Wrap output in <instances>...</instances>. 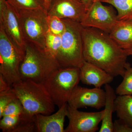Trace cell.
<instances>
[{
  "label": "cell",
  "instance_id": "cell-28",
  "mask_svg": "<svg viewBox=\"0 0 132 132\" xmlns=\"http://www.w3.org/2000/svg\"><path fill=\"white\" fill-rule=\"evenodd\" d=\"M80 1L85 5L87 10L93 4L94 0H80Z\"/></svg>",
  "mask_w": 132,
  "mask_h": 132
},
{
  "label": "cell",
  "instance_id": "cell-1",
  "mask_svg": "<svg viewBox=\"0 0 132 132\" xmlns=\"http://www.w3.org/2000/svg\"><path fill=\"white\" fill-rule=\"evenodd\" d=\"M83 54L85 61L105 71L114 77H123L127 57L109 34L97 29L83 27L82 31Z\"/></svg>",
  "mask_w": 132,
  "mask_h": 132
},
{
  "label": "cell",
  "instance_id": "cell-16",
  "mask_svg": "<svg viewBox=\"0 0 132 132\" xmlns=\"http://www.w3.org/2000/svg\"><path fill=\"white\" fill-rule=\"evenodd\" d=\"M106 100L104 110V116L99 132H113L112 113L114 112V102L116 97L115 91L109 84L105 85Z\"/></svg>",
  "mask_w": 132,
  "mask_h": 132
},
{
  "label": "cell",
  "instance_id": "cell-15",
  "mask_svg": "<svg viewBox=\"0 0 132 132\" xmlns=\"http://www.w3.org/2000/svg\"><path fill=\"white\" fill-rule=\"evenodd\" d=\"M111 38L121 48H132V20L119 21L109 34Z\"/></svg>",
  "mask_w": 132,
  "mask_h": 132
},
{
  "label": "cell",
  "instance_id": "cell-31",
  "mask_svg": "<svg viewBox=\"0 0 132 132\" xmlns=\"http://www.w3.org/2000/svg\"><path fill=\"white\" fill-rule=\"evenodd\" d=\"M102 0H94L93 2H95L98 1H102Z\"/></svg>",
  "mask_w": 132,
  "mask_h": 132
},
{
  "label": "cell",
  "instance_id": "cell-12",
  "mask_svg": "<svg viewBox=\"0 0 132 132\" xmlns=\"http://www.w3.org/2000/svg\"><path fill=\"white\" fill-rule=\"evenodd\" d=\"M86 11L80 0H53L47 13L48 15L69 19L80 23Z\"/></svg>",
  "mask_w": 132,
  "mask_h": 132
},
{
  "label": "cell",
  "instance_id": "cell-5",
  "mask_svg": "<svg viewBox=\"0 0 132 132\" xmlns=\"http://www.w3.org/2000/svg\"><path fill=\"white\" fill-rule=\"evenodd\" d=\"M80 81V69L59 68L43 81L55 105L59 108L68 103L72 92Z\"/></svg>",
  "mask_w": 132,
  "mask_h": 132
},
{
  "label": "cell",
  "instance_id": "cell-3",
  "mask_svg": "<svg viewBox=\"0 0 132 132\" xmlns=\"http://www.w3.org/2000/svg\"><path fill=\"white\" fill-rule=\"evenodd\" d=\"M17 97L29 114L48 115L55 111V105L42 83L22 80L12 85Z\"/></svg>",
  "mask_w": 132,
  "mask_h": 132
},
{
  "label": "cell",
  "instance_id": "cell-13",
  "mask_svg": "<svg viewBox=\"0 0 132 132\" xmlns=\"http://www.w3.org/2000/svg\"><path fill=\"white\" fill-rule=\"evenodd\" d=\"M68 104L66 103L52 114L35 115L37 132H65V118L68 114Z\"/></svg>",
  "mask_w": 132,
  "mask_h": 132
},
{
  "label": "cell",
  "instance_id": "cell-10",
  "mask_svg": "<svg viewBox=\"0 0 132 132\" xmlns=\"http://www.w3.org/2000/svg\"><path fill=\"white\" fill-rule=\"evenodd\" d=\"M104 113V110L94 112H82L68 105L67 117L69 124L65 132H96L99 130Z\"/></svg>",
  "mask_w": 132,
  "mask_h": 132
},
{
  "label": "cell",
  "instance_id": "cell-11",
  "mask_svg": "<svg viewBox=\"0 0 132 132\" xmlns=\"http://www.w3.org/2000/svg\"><path fill=\"white\" fill-rule=\"evenodd\" d=\"M106 93L101 88H88L77 86L74 89L68 103L74 108H92L99 110L104 107Z\"/></svg>",
  "mask_w": 132,
  "mask_h": 132
},
{
  "label": "cell",
  "instance_id": "cell-9",
  "mask_svg": "<svg viewBox=\"0 0 132 132\" xmlns=\"http://www.w3.org/2000/svg\"><path fill=\"white\" fill-rule=\"evenodd\" d=\"M119 21L113 8L98 1L87 10L80 23L84 27L94 28L109 34Z\"/></svg>",
  "mask_w": 132,
  "mask_h": 132
},
{
  "label": "cell",
  "instance_id": "cell-24",
  "mask_svg": "<svg viewBox=\"0 0 132 132\" xmlns=\"http://www.w3.org/2000/svg\"><path fill=\"white\" fill-rule=\"evenodd\" d=\"M47 22L48 31L55 35L61 36L65 30L64 21L57 16L47 15Z\"/></svg>",
  "mask_w": 132,
  "mask_h": 132
},
{
  "label": "cell",
  "instance_id": "cell-25",
  "mask_svg": "<svg viewBox=\"0 0 132 132\" xmlns=\"http://www.w3.org/2000/svg\"><path fill=\"white\" fill-rule=\"evenodd\" d=\"M17 97L13 88L7 91L0 92V115L8 105Z\"/></svg>",
  "mask_w": 132,
  "mask_h": 132
},
{
  "label": "cell",
  "instance_id": "cell-17",
  "mask_svg": "<svg viewBox=\"0 0 132 132\" xmlns=\"http://www.w3.org/2000/svg\"><path fill=\"white\" fill-rule=\"evenodd\" d=\"M117 117L132 128V96L119 95L114 102Z\"/></svg>",
  "mask_w": 132,
  "mask_h": 132
},
{
  "label": "cell",
  "instance_id": "cell-30",
  "mask_svg": "<svg viewBox=\"0 0 132 132\" xmlns=\"http://www.w3.org/2000/svg\"><path fill=\"white\" fill-rule=\"evenodd\" d=\"M128 55H132V48L130 49L125 50Z\"/></svg>",
  "mask_w": 132,
  "mask_h": 132
},
{
  "label": "cell",
  "instance_id": "cell-8",
  "mask_svg": "<svg viewBox=\"0 0 132 132\" xmlns=\"http://www.w3.org/2000/svg\"><path fill=\"white\" fill-rule=\"evenodd\" d=\"M0 25L23 59L26 42L16 10L7 0H0Z\"/></svg>",
  "mask_w": 132,
  "mask_h": 132
},
{
  "label": "cell",
  "instance_id": "cell-20",
  "mask_svg": "<svg viewBox=\"0 0 132 132\" xmlns=\"http://www.w3.org/2000/svg\"><path fill=\"white\" fill-rule=\"evenodd\" d=\"M123 79L116 88V94L119 95H132V67L127 62L126 66Z\"/></svg>",
  "mask_w": 132,
  "mask_h": 132
},
{
  "label": "cell",
  "instance_id": "cell-19",
  "mask_svg": "<svg viewBox=\"0 0 132 132\" xmlns=\"http://www.w3.org/2000/svg\"><path fill=\"white\" fill-rule=\"evenodd\" d=\"M61 42V36L55 35L48 30L45 37L44 50L48 54L56 59L60 49Z\"/></svg>",
  "mask_w": 132,
  "mask_h": 132
},
{
  "label": "cell",
  "instance_id": "cell-4",
  "mask_svg": "<svg viewBox=\"0 0 132 132\" xmlns=\"http://www.w3.org/2000/svg\"><path fill=\"white\" fill-rule=\"evenodd\" d=\"M66 26L61 35V46L57 60L60 68H80L85 62L83 54L82 31L80 22L69 19H62Z\"/></svg>",
  "mask_w": 132,
  "mask_h": 132
},
{
  "label": "cell",
  "instance_id": "cell-29",
  "mask_svg": "<svg viewBox=\"0 0 132 132\" xmlns=\"http://www.w3.org/2000/svg\"><path fill=\"white\" fill-rule=\"evenodd\" d=\"M53 1V0H44L45 9L47 11V12Z\"/></svg>",
  "mask_w": 132,
  "mask_h": 132
},
{
  "label": "cell",
  "instance_id": "cell-21",
  "mask_svg": "<svg viewBox=\"0 0 132 132\" xmlns=\"http://www.w3.org/2000/svg\"><path fill=\"white\" fill-rule=\"evenodd\" d=\"M7 115L18 116L25 118H31L34 116L29 114L27 112L18 97L8 105L0 115V118Z\"/></svg>",
  "mask_w": 132,
  "mask_h": 132
},
{
  "label": "cell",
  "instance_id": "cell-18",
  "mask_svg": "<svg viewBox=\"0 0 132 132\" xmlns=\"http://www.w3.org/2000/svg\"><path fill=\"white\" fill-rule=\"evenodd\" d=\"M101 2L110 4L117 10L119 20H132V0H102Z\"/></svg>",
  "mask_w": 132,
  "mask_h": 132
},
{
  "label": "cell",
  "instance_id": "cell-2",
  "mask_svg": "<svg viewBox=\"0 0 132 132\" xmlns=\"http://www.w3.org/2000/svg\"><path fill=\"white\" fill-rule=\"evenodd\" d=\"M59 68L56 59L45 50L26 42L25 55L20 69L21 80L43 83Z\"/></svg>",
  "mask_w": 132,
  "mask_h": 132
},
{
  "label": "cell",
  "instance_id": "cell-14",
  "mask_svg": "<svg viewBox=\"0 0 132 132\" xmlns=\"http://www.w3.org/2000/svg\"><path fill=\"white\" fill-rule=\"evenodd\" d=\"M80 81L83 84L93 85L95 87L101 88L109 84L114 77L103 69L94 64L85 61L80 68Z\"/></svg>",
  "mask_w": 132,
  "mask_h": 132
},
{
  "label": "cell",
  "instance_id": "cell-6",
  "mask_svg": "<svg viewBox=\"0 0 132 132\" xmlns=\"http://www.w3.org/2000/svg\"><path fill=\"white\" fill-rule=\"evenodd\" d=\"M15 10L26 42L45 49V37L48 30L47 11L44 9Z\"/></svg>",
  "mask_w": 132,
  "mask_h": 132
},
{
  "label": "cell",
  "instance_id": "cell-23",
  "mask_svg": "<svg viewBox=\"0 0 132 132\" xmlns=\"http://www.w3.org/2000/svg\"><path fill=\"white\" fill-rule=\"evenodd\" d=\"M32 117L25 118L18 116L14 115L3 116L1 118L0 120V129L3 132H14L15 130L22 120Z\"/></svg>",
  "mask_w": 132,
  "mask_h": 132
},
{
  "label": "cell",
  "instance_id": "cell-26",
  "mask_svg": "<svg viewBox=\"0 0 132 132\" xmlns=\"http://www.w3.org/2000/svg\"><path fill=\"white\" fill-rule=\"evenodd\" d=\"M113 132H132V128L119 119L113 122Z\"/></svg>",
  "mask_w": 132,
  "mask_h": 132
},
{
  "label": "cell",
  "instance_id": "cell-7",
  "mask_svg": "<svg viewBox=\"0 0 132 132\" xmlns=\"http://www.w3.org/2000/svg\"><path fill=\"white\" fill-rule=\"evenodd\" d=\"M22 60L0 25V73L12 86L21 80L20 69Z\"/></svg>",
  "mask_w": 132,
  "mask_h": 132
},
{
  "label": "cell",
  "instance_id": "cell-27",
  "mask_svg": "<svg viewBox=\"0 0 132 132\" xmlns=\"http://www.w3.org/2000/svg\"><path fill=\"white\" fill-rule=\"evenodd\" d=\"M12 88L2 75L0 73V92L9 90Z\"/></svg>",
  "mask_w": 132,
  "mask_h": 132
},
{
  "label": "cell",
  "instance_id": "cell-22",
  "mask_svg": "<svg viewBox=\"0 0 132 132\" xmlns=\"http://www.w3.org/2000/svg\"><path fill=\"white\" fill-rule=\"evenodd\" d=\"M7 1L13 7L17 10L37 9L46 10L45 4H44V0H7Z\"/></svg>",
  "mask_w": 132,
  "mask_h": 132
}]
</instances>
